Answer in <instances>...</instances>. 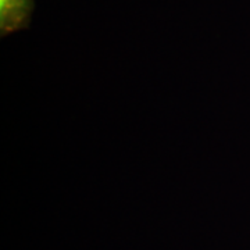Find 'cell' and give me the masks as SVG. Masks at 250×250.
Listing matches in <instances>:
<instances>
[{"mask_svg": "<svg viewBox=\"0 0 250 250\" xmlns=\"http://www.w3.org/2000/svg\"><path fill=\"white\" fill-rule=\"evenodd\" d=\"M34 0H0V35L7 36L29 27Z\"/></svg>", "mask_w": 250, "mask_h": 250, "instance_id": "6da1fadb", "label": "cell"}]
</instances>
